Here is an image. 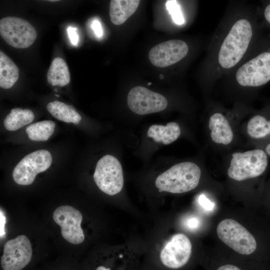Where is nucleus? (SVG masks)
I'll return each mask as SVG.
<instances>
[{"label":"nucleus","instance_id":"1","mask_svg":"<svg viewBox=\"0 0 270 270\" xmlns=\"http://www.w3.org/2000/svg\"><path fill=\"white\" fill-rule=\"evenodd\" d=\"M255 32L253 20L248 14L238 15L230 22L212 54V66L216 74L220 76L227 73L241 64L252 46Z\"/></svg>","mask_w":270,"mask_h":270},{"label":"nucleus","instance_id":"2","mask_svg":"<svg viewBox=\"0 0 270 270\" xmlns=\"http://www.w3.org/2000/svg\"><path fill=\"white\" fill-rule=\"evenodd\" d=\"M201 171L198 166L192 162L177 164L156 178V187L160 192L182 194L194 189L198 184Z\"/></svg>","mask_w":270,"mask_h":270},{"label":"nucleus","instance_id":"3","mask_svg":"<svg viewBox=\"0 0 270 270\" xmlns=\"http://www.w3.org/2000/svg\"><path fill=\"white\" fill-rule=\"evenodd\" d=\"M234 78L244 87H259L270 82V46L244 58L236 68Z\"/></svg>","mask_w":270,"mask_h":270},{"label":"nucleus","instance_id":"4","mask_svg":"<svg viewBox=\"0 0 270 270\" xmlns=\"http://www.w3.org/2000/svg\"><path fill=\"white\" fill-rule=\"evenodd\" d=\"M268 164L267 156L262 150L234 152L232 154L228 174L230 178L237 181L256 178L264 172Z\"/></svg>","mask_w":270,"mask_h":270},{"label":"nucleus","instance_id":"5","mask_svg":"<svg viewBox=\"0 0 270 270\" xmlns=\"http://www.w3.org/2000/svg\"><path fill=\"white\" fill-rule=\"evenodd\" d=\"M216 233L224 244L241 254H250L256 249L254 238L234 220L228 218L221 221L217 226Z\"/></svg>","mask_w":270,"mask_h":270},{"label":"nucleus","instance_id":"6","mask_svg":"<svg viewBox=\"0 0 270 270\" xmlns=\"http://www.w3.org/2000/svg\"><path fill=\"white\" fill-rule=\"evenodd\" d=\"M93 176L98 188L107 194H116L123 188L122 165L118 160L112 156L106 155L98 162Z\"/></svg>","mask_w":270,"mask_h":270},{"label":"nucleus","instance_id":"7","mask_svg":"<svg viewBox=\"0 0 270 270\" xmlns=\"http://www.w3.org/2000/svg\"><path fill=\"white\" fill-rule=\"evenodd\" d=\"M0 34L8 44L18 48L30 47L37 36L35 28L29 22L14 16L0 19Z\"/></svg>","mask_w":270,"mask_h":270},{"label":"nucleus","instance_id":"8","mask_svg":"<svg viewBox=\"0 0 270 270\" xmlns=\"http://www.w3.org/2000/svg\"><path fill=\"white\" fill-rule=\"evenodd\" d=\"M52 162V156L48 151L40 150L32 152L15 166L12 172L13 179L20 185L31 184L36 174L48 170Z\"/></svg>","mask_w":270,"mask_h":270},{"label":"nucleus","instance_id":"9","mask_svg":"<svg viewBox=\"0 0 270 270\" xmlns=\"http://www.w3.org/2000/svg\"><path fill=\"white\" fill-rule=\"evenodd\" d=\"M32 250L25 235L7 241L4 246L0 265L2 270H22L30 262Z\"/></svg>","mask_w":270,"mask_h":270},{"label":"nucleus","instance_id":"10","mask_svg":"<svg viewBox=\"0 0 270 270\" xmlns=\"http://www.w3.org/2000/svg\"><path fill=\"white\" fill-rule=\"evenodd\" d=\"M130 109L138 114H148L166 109V98L162 94L142 86L132 88L127 97Z\"/></svg>","mask_w":270,"mask_h":270},{"label":"nucleus","instance_id":"11","mask_svg":"<svg viewBox=\"0 0 270 270\" xmlns=\"http://www.w3.org/2000/svg\"><path fill=\"white\" fill-rule=\"evenodd\" d=\"M53 219L60 226L62 236L72 244H78L84 240L81 228L82 216L77 209L69 206L58 207L53 212Z\"/></svg>","mask_w":270,"mask_h":270},{"label":"nucleus","instance_id":"12","mask_svg":"<svg viewBox=\"0 0 270 270\" xmlns=\"http://www.w3.org/2000/svg\"><path fill=\"white\" fill-rule=\"evenodd\" d=\"M192 250L191 242L186 236L181 233L176 234L162 250L160 261L169 268H180L188 261Z\"/></svg>","mask_w":270,"mask_h":270},{"label":"nucleus","instance_id":"13","mask_svg":"<svg viewBox=\"0 0 270 270\" xmlns=\"http://www.w3.org/2000/svg\"><path fill=\"white\" fill-rule=\"evenodd\" d=\"M187 44L180 40H171L153 46L149 52L150 62L156 66L164 68L180 61L188 54Z\"/></svg>","mask_w":270,"mask_h":270},{"label":"nucleus","instance_id":"14","mask_svg":"<svg viewBox=\"0 0 270 270\" xmlns=\"http://www.w3.org/2000/svg\"><path fill=\"white\" fill-rule=\"evenodd\" d=\"M208 126L212 140L216 143L228 144L233 138V132L228 121L222 114L215 113L210 118Z\"/></svg>","mask_w":270,"mask_h":270},{"label":"nucleus","instance_id":"15","mask_svg":"<svg viewBox=\"0 0 270 270\" xmlns=\"http://www.w3.org/2000/svg\"><path fill=\"white\" fill-rule=\"evenodd\" d=\"M138 0H112L110 6L111 22L116 25L124 23L138 8Z\"/></svg>","mask_w":270,"mask_h":270},{"label":"nucleus","instance_id":"16","mask_svg":"<svg viewBox=\"0 0 270 270\" xmlns=\"http://www.w3.org/2000/svg\"><path fill=\"white\" fill-rule=\"evenodd\" d=\"M180 128L175 122H170L166 126L153 124L150 126L147 136L156 142L164 144H170L179 137Z\"/></svg>","mask_w":270,"mask_h":270},{"label":"nucleus","instance_id":"17","mask_svg":"<svg viewBox=\"0 0 270 270\" xmlns=\"http://www.w3.org/2000/svg\"><path fill=\"white\" fill-rule=\"evenodd\" d=\"M47 80L52 86H64L70 82V73L65 60L60 57L53 59L47 72Z\"/></svg>","mask_w":270,"mask_h":270},{"label":"nucleus","instance_id":"18","mask_svg":"<svg viewBox=\"0 0 270 270\" xmlns=\"http://www.w3.org/2000/svg\"><path fill=\"white\" fill-rule=\"evenodd\" d=\"M46 109L54 118L65 122L77 124L82 120L81 116L72 106L58 100L49 102Z\"/></svg>","mask_w":270,"mask_h":270},{"label":"nucleus","instance_id":"19","mask_svg":"<svg viewBox=\"0 0 270 270\" xmlns=\"http://www.w3.org/2000/svg\"><path fill=\"white\" fill-rule=\"evenodd\" d=\"M18 68L14 62L0 51V86L4 89L12 88L18 78Z\"/></svg>","mask_w":270,"mask_h":270},{"label":"nucleus","instance_id":"20","mask_svg":"<svg viewBox=\"0 0 270 270\" xmlns=\"http://www.w3.org/2000/svg\"><path fill=\"white\" fill-rule=\"evenodd\" d=\"M34 118V114L31 110L15 108L6 116L4 124L7 130L16 131L32 122Z\"/></svg>","mask_w":270,"mask_h":270},{"label":"nucleus","instance_id":"21","mask_svg":"<svg viewBox=\"0 0 270 270\" xmlns=\"http://www.w3.org/2000/svg\"><path fill=\"white\" fill-rule=\"evenodd\" d=\"M55 124L50 120L36 122L28 126L26 132L28 138L34 141H46L54 131Z\"/></svg>","mask_w":270,"mask_h":270},{"label":"nucleus","instance_id":"22","mask_svg":"<svg viewBox=\"0 0 270 270\" xmlns=\"http://www.w3.org/2000/svg\"><path fill=\"white\" fill-rule=\"evenodd\" d=\"M247 132L253 138H264L270 134V120H267L260 115H256L248 121Z\"/></svg>","mask_w":270,"mask_h":270},{"label":"nucleus","instance_id":"23","mask_svg":"<svg viewBox=\"0 0 270 270\" xmlns=\"http://www.w3.org/2000/svg\"><path fill=\"white\" fill-rule=\"evenodd\" d=\"M166 7L175 24H182L184 23V19L176 0H168Z\"/></svg>","mask_w":270,"mask_h":270},{"label":"nucleus","instance_id":"24","mask_svg":"<svg viewBox=\"0 0 270 270\" xmlns=\"http://www.w3.org/2000/svg\"><path fill=\"white\" fill-rule=\"evenodd\" d=\"M198 202L201 206L208 210H211L214 206V204L206 198L204 194L200 195Z\"/></svg>","mask_w":270,"mask_h":270},{"label":"nucleus","instance_id":"25","mask_svg":"<svg viewBox=\"0 0 270 270\" xmlns=\"http://www.w3.org/2000/svg\"><path fill=\"white\" fill-rule=\"evenodd\" d=\"M67 32L72 44L76 46L78 42V36L77 34L76 28L69 26L67 29Z\"/></svg>","mask_w":270,"mask_h":270},{"label":"nucleus","instance_id":"26","mask_svg":"<svg viewBox=\"0 0 270 270\" xmlns=\"http://www.w3.org/2000/svg\"><path fill=\"white\" fill-rule=\"evenodd\" d=\"M92 28L95 34L98 37H101L102 34V30L100 22L98 20H94L92 24Z\"/></svg>","mask_w":270,"mask_h":270},{"label":"nucleus","instance_id":"27","mask_svg":"<svg viewBox=\"0 0 270 270\" xmlns=\"http://www.w3.org/2000/svg\"><path fill=\"white\" fill-rule=\"evenodd\" d=\"M0 238H3L5 235V232H4V226L6 224V218L4 216V215L2 212V210H0Z\"/></svg>","mask_w":270,"mask_h":270},{"label":"nucleus","instance_id":"28","mask_svg":"<svg viewBox=\"0 0 270 270\" xmlns=\"http://www.w3.org/2000/svg\"><path fill=\"white\" fill-rule=\"evenodd\" d=\"M263 14L265 20L270 25V3L265 6Z\"/></svg>","mask_w":270,"mask_h":270},{"label":"nucleus","instance_id":"29","mask_svg":"<svg viewBox=\"0 0 270 270\" xmlns=\"http://www.w3.org/2000/svg\"><path fill=\"white\" fill-rule=\"evenodd\" d=\"M217 270H241L238 267L232 264H225L219 267Z\"/></svg>","mask_w":270,"mask_h":270},{"label":"nucleus","instance_id":"30","mask_svg":"<svg viewBox=\"0 0 270 270\" xmlns=\"http://www.w3.org/2000/svg\"><path fill=\"white\" fill-rule=\"evenodd\" d=\"M198 224V220L195 218L190 219L188 222V226L190 228H196Z\"/></svg>","mask_w":270,"mask_h":270},{"label":"nucleus","instance_id":"31","mask_svg":"<svg viewBox=\"0 0 270 270\" xmlns=\"http://www.w3.org/2000/svg\"><path fill=\"white\" fill-rule=\"evenodd\" d=\"M96 270H111L109 268H106L103 266H98Z\"/></svg>","mask_w":270,"mask_h":270},{"label":"nucleus","instance_id":"32","mask_svg":"<svg viewBox=\"0 0 270 270\" xmlns=\"http://www.w3.org/2000/svg\"><path fill=\"white\" fill-rule=\"evenodd\" d=\"M266 154L270 156V144H268L266 148Z\"/></svg>","mask_w":270,"mask_h":270},{"label":"nucleus","instance_id":"33","mask_svg":"<svg viewBox=\"0 0 270 270\" xmlns=\"http://www.w3.org/2000/svg\"><path fill=\"white\" fill-rule=\"evenodd\" d=\"M164 76H163L162 74H160V78L162 79V78H164Z\"/></svg>","mask_w":270,"mask_h":270},{"label":"nucleus","instance_id":"34","mask_svg":"<svg viewBox=\"0 0 270 270\" xmlns=\"http://www.w3.org/2000/svg\"><path fill=\"white\" fill-rule=\"evenodd\" d=\"M152 84L151 82H148V85H150V84Z\"/></svg>","mask_w":270,"mask_h":270}]
</instances>
